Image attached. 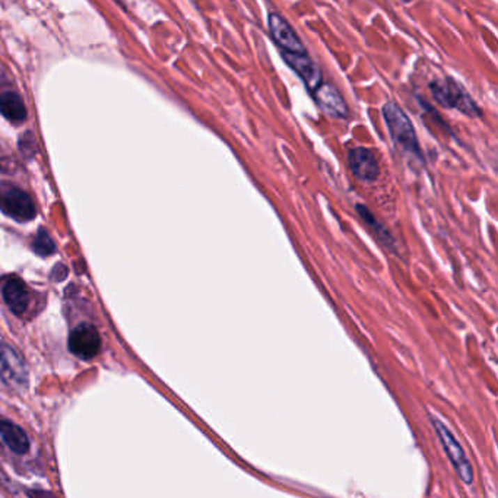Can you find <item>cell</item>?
I'll list each match as a JSON object with an SVG mask.
<instances>
[{"mask_svg": "<svg viewBox=\"0 0 498 498\" xmlns=\"http://www.w3.org/2000/svg\"><path fill=\"white\" fill-rule=\"evenodd\" d=\"M382 114L391 142H394L399 153L417 164H424V155H422V150L419 148L418 136L407 114L396 102H387L383 105Z\"/></svg>", "mask_w": 498, "mask_h": 498, "instance_id": "obj_1", "label": "cell"}, {"mask_svg": "<svg viewBox=\"0 0 498 498\" xmlns=\"http://www.w3.org/2000/svg\"><path fill=\"white\" fill-rule=\"evenodd\" d=\"M431 95L444 109L458 110L467 117H481L482 111L466 88L453 78H443L430 84Z\"/></svg>", "mask_w": 498, "mask_h": 498, "instance_id": "obj_2", "label": "cell"}, {"mask_svg": "<svg viewBox=\"0 0 498 498\" xmlns=\"http://www.w3.org/2000/svg\"><path fill=\"white\" fill-rule=\"evenodd\" d=\"M430 419H431V426H433L437 437H439V442L446 453V456L453 466V469H455V472L458 474L460 481L465 482L466 485H472L474 476H475L474 467H472L469 459H467L463 447L460 446L456 437L453 435L451 431L446 427L443 421H440L435 417H431Z\"/></svg>", "mask_w": 498, "mask_h": 498, "instance_id": "obj_3", "label": "cell"}, {"mask_svg": "<svg viewBox=\"0 0 498 498\" xmlns=\"http://www.w3.org/2000/svg\"><path fill=\"white\" fill-rule=\"evenodd\" d=\"M0 210L18 222H28L36 218L37 210L33 199L15 186H0Z\"/></svg>", "mask_w": 498, "mask_h": 498, "instance_id": "obj_4", "label": "cell"}, {"mask_svg": "<svg viewBox=\"0 0 498 498\" xmlns=\"http://www.w3.org/2000/svg\"><path fill=\"white\" fill-rule=\"evenodd\" d=\"M267 28H269L270 36H272V40L275 41V44L278 45L282 53H290V54H306L307 53L303 41L299 40L293 25L278 12L269 13Z\"/></svg>", "mask_w": 498, "mask_h": 498, "instance_id": "obj_5", "label": "cell"}, {"mask_svg": "<svg viewBox=\"0 0 498 498\" xmlns=\"http://www.w3.org/2000/svg\"><path fill=\"white\" fill-rule=\"evenodd\" d=\"M0 379L13 389H24L28 383V370L21 354L5 342H0Z\"/></svg>", "mask_w": 498, "mask_h": 498, "instance_id": "obj_6", "label": "cell"}, {"mask_svg": "<svg viewBox=\"0 0 498 498\" xmlns=\"http://www.w3.org/2000/svg\"><path fill=\"white\" fill-rule=\"evenodd\" d=\"M69 350L82 359H93L101 350V336L98 330L89 323L75 327L69 335Z\"/></svg>", "mask_w": 498, "mask_h": 498, "instance_id": "obj_7", "label": "cell"}, {"mask_svg": "<svg viewBox=\"0 0 498 498\" xmlns=\"http://www.w3.org/2000/svg\"><path fill=\"white\" fill-rule=\"evenodd\" d=\"M348 167L355 178L373 183L380 176V165L377 162L373 150L357 146L348 153Z\"/></svg>", "mask_w": 498, "mask_h": 498, "instance_id": "obj_8", "label": "cell"}, {"mask_svg": "<svg viewBox=\"0 0 498 498\" xmlns=\"http://www.w3.org/2000/svg\"><path fill=\"white\" fill-rule=\"evenodd\" d=\"M313 98L319 109L335 118H346L350 114L348 105H346L339 89L329 82H322L313 91Z\"/></svg>", "mask_w": 498, "mask_h": 498, "instance_id": "obj_9", "label": "cell"}, {"mask_svg": "<svg viewBox=\"0 0 498 498\" xmlns=\"http://www.w3.org/2000/svg\"><path fill=\"white\" fill-rule=\"evenodd\" d=\"M282 57L285 60V63L288 65L298 77L301 78V81L304 82V85L307 86V89L310 93L319 86L323 82V75L320 68L314 63V60L309 56V53L306 54H290V53H282Z\"/></svg>", "mask_w": 498, "mask_h": 498, "instance_id": "obj_10", "label": "cell"}, {"mask_svg": "<svg viewBox=\"0 0 498 498\" xmlns=\"http://www.w3.org/2000/svg\"><path fill=\"white\" fill-rule=\"evenodd\" d=\"M5 303L12 313L22 316L29 306V291L18 277H9L2 286Z\"/></svg>", "mask_w": 498, "mask_h": 498, "instance_id": "obj_11", "label": "cell"}, {"mask_svg": "<svg viewBox=\"0 0 498 498\" xmlns=\"http://www.w3.org/2000/svg\"><path fill=\"white\" fill-rule=\"evenodd\" d=\"M0 435H2L6 446L17 455H25L29 450V439L26 433L13 421L3 417H0Z\"/></svg>", "mask_w": 498, "mask_h": 498, "instance_id": "obj_12", "label": "cell"}, {"mask_svg": "<svg viewBox=\"0 0 498 498\" xmlns=\"http://www.w3.org/2000/svg\"><path fill=\"white\" fill-rule=\"evenodd\" d=\"M355 209H357V214L361 217V219L364 221L367 224L368 228L373 231L375 238L379 240L387 250L394 251L396 249V241H395L394 235L389 233V230L386 228V226L382 222H379L375 219V217L373 215V212L367 206L357 205Z\"/></svg>", "mask_w": 498, "mask_h": 498, "instance_id": "obj_13", "label": "cell"}, {"mask_svg": "<svg viewBox=\"0 0 498 498\" xmlns=\"http://www.w3.org/2000/svg\"><path fill=\"white\" fill-rule=\"evenodd\" d=\"M0 113L12 123H22L26 118V107L22 98L15 93L0 95Z\"/></svg>", "mask_w": 498, "mask_h": 498, "instance_id": "obj_14", "label": "cell"}, {"mask_svg": "<svg viewBox=\"0 0 498 498\" xmlns=\"http://www.w3.org/2000/svg\"><path fill=\"white\" fill-rule=\"evenodd\" d=\"M33 249H34V251L37 254L45 258V256H50V254H53L56 251V244H54V241L52 240V237L49 235V233L45 231L44 228H40L37 237L34 238Z\"/></svg>", "mask_w": 498, "mask_h": 498, "instance_id": "obj_15", "label": "cell"}, {"mask_svg": "<svg viewBox=\"0 0 498 498\" xmlns=\"http://www.w3.org/2000/svg\"><path fill=\"white\" fill-rule=\"evenodd\" d=\"M66 277H68V269H66L63 265H62V266L57 265V266L53 269V272H52V278H53L56 282L63 281Z\"/></svg>", "mask_w": 498, "mask_h": 498, "instance_id": "obj_16", "label": "cell"}, {"mask_svg": "<svg viewBox=\"0 0 498 498\" xmlns=\"http://www.w3.org/2000/svg\"><path fill=\"white\" fill-rule=\"evenodd\" d=\"M29 498H56L53 494L47 492V491H40V490H31L28 491Z\"/></svg>", "mask_w": 498, "mask_h": 498, "instance_id": "obj_17", "label": "cell"}]
</instances>
